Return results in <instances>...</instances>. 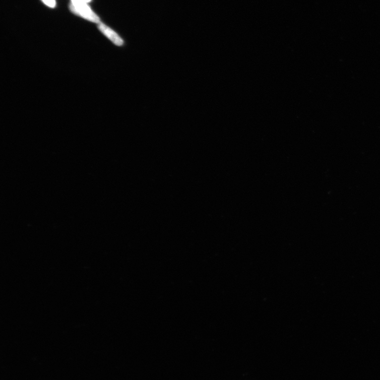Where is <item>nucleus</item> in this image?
<instances>
[{"mask_svg": "<svg viewBox=\"0 0 380 380\" xmlns=\"http://www.w3.org/2000/svg\"><path fill=\"white\" fill-rule=\"evenodd\" d=\"M98 28L103 34L116 45L121 46L123 45V40L112 29L107 27L105 24L100 22L98 23Z\"/></svg>", "mask_w": 380, "mask_h": 380, "instance_id": "obj_2", "label": "nucleus"}, {"mask_svg": "<svg viewBox=\"0 0 380 380\" xmlns=\"http://www.w3.org/2000/svg\"><path fill=\"white\" fill-rule=\"evenodd\" d=\"M74 1H80V2H84L86 3H89L92 0H74Z\"/></svg>", "mask_w": 380, "mask_h": 380, "instance_id": "obj_4", "label": "nucleus"}, {"mask_svg": "<svg viewBox=\"0 0 380 380\" xmlns=\"http://www.w3.org/2000/svg\"><path fill=\"white\" fill-rule=\"evenodd\" d=\"M69 9L74 14L89 21L96 23L101 22L99 16L92 10L87 3L70 0Z\"/></svg>", "mask_w": 380, "mask_h": 380, "instance_id": "obj_1", "label": "nucleus"}, {"mask_svg": "<svg viewBox=\"0 0 380 380\" xmlns=\"http://www.w3.org/2000/svg\"><path fill=\"white\" fill-rule=\"evenodd\" d=\"M44 3L49 7L54 8L56 7V0H41Z\"/></svg>", "mask_w": 380, "mask_h": 380, "instance_id": "obj_3", "label": "nucleus"}]
</instances>
